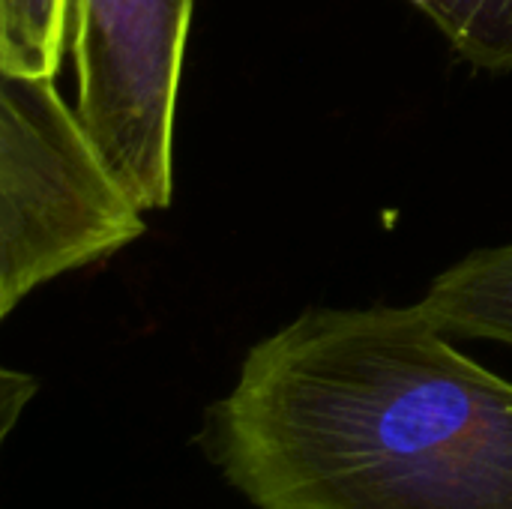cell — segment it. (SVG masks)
<instances>
[{"instance_id": "6da1fadb", "label": "cell", "mask_w": 512, "mask_h": 509, "mask_svg": "<svg viewBox=\"0 0 512 509\" xmlns=\"http://www.w3.org/2000/svg\"><path fill=\"white\" fill-rule=\"evenodd\" d=\"M195 444L255 509H512V381L420 303L300 312Z\"/></svg>"}, {"instance_id": "7a4b0ae2", "label": "cell", "mask_w": 512, "mask_h": 509, "mask_svg": "<svg viewBox=\"0 0 512 509\" xmlns=\"http://www.w3.org/2000/svg\"><path fill=\"white\" fill-rule=\"evenodd\" d=\"M144 216L54 78L0 72V318L39 285L132 246Z\"/></svg>"}, {"instance_id": "3957f363", "label": "cell", "mask_w": 512, "mask_h": 509, "mask_svg": "<svg viewBox=\"0 0 512 509\" xmlns=\"http://www.w3.org/2000/svg\"><path fill=\"white\" fill-rule=\"evenodd\" d=\"M195 0H72L75 111L126 192L174 201V120Z\"/></svg>"}, {"instance_id": "277c9868", "label": "cell", "mask_w": 512, "mask_h": 509, "mask_svg": "<svg viewBox=\"0 0 512 509\" xmlns=\"http://www.w3.org/2000/svg\"><path fill=\"white\" fill-rule=\"evenodd\" d=\"M417 303L453 339L512 348V240L465 255L438 273Z\"/></svg>"}, {"instance_id": "5b68a950", "label": "cell", "mask_w": 512, "mask_h": 509, "mask_svg": "<svg viewBox=\"0 0 512 509\" xmlns=\"http://www.w3.org/2000/svg\"><path fill=\"white\" fill-rule=\"evenodd\" d=\"M72 0H0V72L54 78L69 54Z\"/></svg>"}, {"instance_id": "8992f818", "label": "cell", "mask_w": 512, "mask_h": 509, "mask_svg": "<svg viewBox=\"0 0 512 509\" xmlns=\"http://www.w3.org/2000/svg\"><path fill=\"white\" fill-rule=\"evenodd\" d=\"M483 72H512V0H408Z\"/></svg>"}, {"instance_id": "52a82bcc", "label": "cell", "mask_w": 512, "mask_h": 509, "mask_svg": "<svg viewBox=\"0 0 512 509\" xmlns=\"http://www.w3.org/2000/svg\"><path fill=\"white\" fill-rule=\"evenodd\" d=\"M33 393H36V381L30 375L3 369V375H0V420H3L0 438H6L12 432V426L18 423V414L33 399Z\"/></svg>"}]
</instances>
